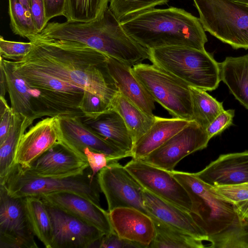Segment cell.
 I'll return each mask as SVG.
<instances>
[{
  "instance_id": "cell-1",
  "label": "cell",
  "mask_w": 248,
  "mask_h": 248,
  "mask_svg": "<svg viewBox=\"0 0 248 248\" xmlns=\"http://www.w3.org/2000/svg\"><path fill=\"white\" fill-rule=\"evenodd\" d=\"M28 40L33 46L21 60L95 94L111 106L118 90L108 69V56L80 43L33 37Z\"/></svg>"
},
{
  "instance_id": "cell-2",
  "label": "cell",
  "mask_w": 248,
  "mask_h": 248,
  "mask_svg": "<svg viewBox=\"0 0 248 248\" xmlns=\"http://www.w3.org/2000/svg\"><path fill=\"white\" fill-rule=\"evenodd\" d=\"M31 37L80 43L132 67L148 59L147 49L127 34L108 6L97 19L85 22H51Z\"/></svg>"
},
{
  "instance_id": "cell-3",
  "label": "cell",
  "mask_w": 248,
  "mask_h": 248,
  "mask_svg": "<svg viewBox=\"0 0 248 248\" xmlns=\"http://www.w3.org/2000/svg\"><path fill=\"white\" fill-rule=\"evenodd\" d=\"M120 22L127 34L147 49L180 46L203 50L208 41L199 18L181 8H154Z\"/></svg>"
},
{
  "instance_id": "cell-4",
  "label": "cell",
  "mask_w": 248,
  "mask_h": 248,
  "mask_svg": "<svg viewBox=\"0 0 248 248\" xmlns=\"http://www.w3.org/2000/svg\"><path fill=\"white\" fill-rule=\"evenodd\" d=\"M29 88L36 119L44 116L84 117L79 108L84 90L56 78L23 61H13Z\"/></svg>"
},
{
  "instance_id": "cell-5",
  "label": "cell",
  "mask_w": 248,
  "mask_h": 248,
  "mask_svg": "<svg viewBox=\"0 0 248 248\" xmlns=\"http://www.w3.org/2000/svg\"><path fill=\"white\" fill-rule=\"evenodd\" d=\"M147 50L152 64L188 86L212 91L221 81L219 63L205 49L171 46Z\"/></svg>"
},
{
  "instance_id": "cell-6",
  "label": "cell",
  "mask_w": 248,
  "mask_h": 248,
  "mask_svg": "<svg viewBox=\"0 0 248 248\" xmlns=\"http://www.w3.org/2000/svg\"><path fill=\"white\" fill-rule=\"evenodd\" d=\"M2 186L11 196L25 198L67 191L79 195L101 206V192L97 175L93 176L89 167L80 174L67 177H47L37 175L18 164H14L0 178Z\"/></svg>"
},
{
  "instance_id": "cell-7",
  "label": "cell",
  "mask_w": 248,
  "mask_h": 248,
  "mask_svg": "<svg viewBox=\"0 0 248 248\" xmlns=\"http://www.w3.org/2000/svg\"><path fill=\"white\" fill-rule=\"evenodd\" d=\"M205 31L233 49H248V5L231 0H193Z\"/></svg>"
},
{
  "instance_id": "cell-8",
  "label": "cell",
  "mask_w": 248,
  "mask_h": 248,
  "mask_svg": "<svg viewBox=\"0 0 248 248\" xmlns=\"http://www.w3.org/2000/svg\"><path fill=\"white\" fill-rule=\"evenodd\" d=\"M170 172L186 189L191 202L190 213L208 236L218 233L233 222L237 214L233 204L218 197L194 173L174 170Z\"/></svg>"
},
{
  "instance_id": "cell-9",
  "label": "cell",
  "mask_w": 248,
  "mask_h": 248,
  "mask_svg": "<svg viewBox=\"0 0 248 248\" xmlns=\"http://www.w3.org/2000/svg\"><path fill=\"white\" fill-rule=\"evenodd\" d=\"M132 70L154 100L172 117L193 120L187 84L153 64L140 63L133 65Z\"/></svg>"
},
{
  "instance_id": "cell-10",
  "label": "cell",
  "mask_w": 248,
  "mask_h": 248,
  "mask_svg": "<svg viewBox=\"0 0 248 248\" xmlns=\"http://www.w3.org/2000/svg\"><path fill=\"white\" fill-rule=\"evenodd\" d=\"M24 198L0 185V248H38Z\"/></svg>"
},
{
  "instance_id": "cell-11",
  "label": "cell",
  "mask_w": 248,
  "mask_h": 248,
  "mask_svg": "<svg viewBox=\"0 0 248 248\" xmlns=\"http://www.w3.org/2000/svg\"><path fill=\"white\" fill-rule=\"evenodd\" d=\"M108 211L118 207L137 209L149 216L143 198L144 188L118 161L111 162L97 174Z\"/></svg>"
},
{
  "instance_id": "cell-12",
  "label": "cell",
  "mask_w": 248,
  "mask_h": 248,
  "mask_svg": "<svg viewBox=\"0 0 248 248\" xmlns=\"http://www.w3.org/2000/svg\"><path fill=\"white\" fill-rule=\"evenodd\" d=\"M124 167L144 189L190 212L189 196L170 171L140 159H132Z\"/></svg>"
},
{
  "instance_id": "cell-13",
  "label": "cell",
  "mask_w": 248,
  "mask_h": 248,
  "mask_svg": "<svg viewBox=\"0 0 248 248\" xmlns=\"http://www.w3.org/2000/svg\"><path fill=\"white\" fill-rule=\"evenodd\" d=\"M209 140L205 129L191 121L163 145L140 160L171 171L184 157L205 148Z\"/></svg>"
},
{
  "instance_id": "cell-14",
  "label": "cell",
  "mask_w": 248,
  "mask_h": 248,
  "mask_svg": "<svg viewBox=\"0 0 248 248\" xmlns=\"http://www.w3.org/2000/svg\"><path fill=\"white\" fill-rule=\"evenodd\" d=\"M44 203L52 224L51 248L98 247L99 240L105 235L103 232L67 212Z\"/></svg>"
},
{
  "instance_id": "cell-15",
  "label": "cell",
  "mask_w": 248,
  "mask_h": 248,
  "mask_svg": "<svg viewBox=\"0 0 248 248\" xmlns=\"http://www.w3.org/2000/svg\"><path fill=\"white\" fill-rule=\"evenodd\" d=\"M62 143L86 159L83 150H90L107 155L110 162L131 157L127 152L110 143L86 125L77 116L60 117Z\"/></svg>"
},
{
  "instance_id": "cell-16",
  "label": "cell",
  "mask_w": 248,
  "mask_h": 248,
  "mask_svg": "<svg viewBox=\"0 0 248 248\" xmlns=\"http://www.w3.org/2000/svg\"><path fill=\"white\" fill-rule=\"evenodd\" d=\"M62 141L60 116L43 119L21 137L16 150L14 164L28 168L37 157L54 146L62 143Z\"/></svg>"
},
{
  "instance_id": "cell-17",
  "label": "cell",
  "mask_w": 248,
  "mask_h": 248,
  "mask_svg": "<svg viewBox=\"0 0 248 248\" xmlns=\"http://www.w3.org/2000/svg\"><path fill=\"white\" fill-rule=\"evenodd\" d=\"M38 197L44 202L62 210L96 228L105 235L115 232L109 212L79 195L63 191Z\"/></svg>"
},
{
  "instance_id": "cell-18",
  "label": "cell",
  "mask_w": 248,
  "mask_h": 248,
  "mask_svg": "<svg viewBox=\"0 0 248 248\" xmlns=\"http://www.w3.org/2000/svg\"><path fill=\"white\" fill-rule=\"evenodd\" d=\"M89 167L87 159L60 143L48 149L25 168L40 176L67 177L82 173Z\"/></svg>"
},
{
  "instance_id": "cell-19",
  "label": "cell",
  "mask_w": 248,
  "mask_h": 248,
  "mask_svg": "<svg viewBox=\"0 0 248 248\" xmlns=\"http://www.w3.org/2000/svg\"><path fill=\"white\" fill-rule=\"evenodd\" d=\"M210 186L248 182V150L221 155L202 170L194 173Z\"/></svg>"
},
{
  "instance_id": "cell-20",
  "label": "cell",
  "mask_w": 248,
  "mask_h": 248,
  "mask_svg": "<svg viewBox=\"0 0 248 248\" xmlns=\"http://www.w3.org/2000/svg\"><path fill=\"white\" fill-rule=\"evenodd\" d=\"M114 232L121 238L149 248L155 235L152 218L141 211L130 207H118L109 212Z\"/></svg>"
},
{
  "instance_id": "cell-21",
  "label": "cell",
  "mask_w": 248,
  "mask_h": 248,
  "mask_svg": "<svg viewBox=\"0 0 248 248\" xmlns=\"http://www.w3.org/2000/svg\"><path fill=\"white\" fill-rule=\"evenodd\" d=\"M144 205L150 217L181 229L193 236L208 241V236L194 220L190 213L144 189Z\"/></svg>"
},
{
  "instance_id": "cell-22",
  "label": "cell",
  "mask_w": 248,
  "mask_h": 248,
  "mask_svg": "<svg viewBox=\"0 0 248 248\" xmlns=\"http://www.w3.org/2000/svg\"><path fill=\"white\" fill-rule=\"evenodd\" d=\"M107 64L118 92L146 113L154 115L155 101L134 75L132 66L109 57Z\"/></svg>"
},
{
  "instance_id": "cell-23",
  "label": "cell",
  "mask_w": 248,
  "mask_h": 248,
  "mask_svg": "<svg viewBox=\"0 0 248 248\" xmlns=\"http://www.w3.org/2000/svg\"><path fill=\"white\" fill-rule=\"evenodd\" d=\"M82 121L104 140L132 156L134 143L124 120L114 109L94 118H81Z\"/></svg>"
},
{
  "instance_id": "cell-24",
  "label": "cell",
  "mask_w": 248,
  "mask_h": 248,
  "mask_svg": "<svg viewBox=\"0 0 248 248\" xmlns=\"http://www.w3.org/2000/svg\"><path fill=\"white\" fill-rule=\"evenodd\" d=\"M191 121L172 117L155 116L150 129L134 144L132 159H141L161 146L173 136L186 126Z\"/></svg>"
},
{
  "instance_id": "cell-25",
  "label": "cell",
  "mask_w": 248,
  "mask_h": 248,
  "mask_svg": "<svg viewBox=\"0 0 248 248\" xmlns=\"http://www.w3.org/2000/svg\"><path fill=\"white\" fill-rule=\"evenodd\" d=\"M220 79L235 98L248 110V54L227 57L219 63Z\"/></svg>"
},
{
  "instance_id": "cell-26",
  "label": "cell",
  "mask_w": 248,
  "mask_h": 248,
  "mask_svg": "<svg viewBox=\"0 0 248 248\" xmlns=\"http://www.w3.org/2000/svg\"><path fill=\"white\" fill-rule=\"evenodd\" d=\"M111 106L124 120L134 144L150 129L155 122V115L142 110L119 92L113 98Z\"/></svg>"
},
{
  "instance_id": "cell-27",
  "label": "cell",
  "mask_w": 248,
  "mask_h": 248,
  "mask_svg": "<svg viewBox=\"0 0 248 248\" xmlns=\"http://www.w3.org/2000/svg\"><path fill=\"white\" fill-rule=\"evenodd\" d=\"M7 81L11 108L14 113L22 114L28 118L36 119L34 115L31 97L29 88L24 80L16 73L13 61L0 57Z\"/></svg>"
},
{
  "instance_id": "cell-28",
  "label": "cell",
  "mask_w": 248,
  "mask_h": 248,
  "mask_svg": "<svg viewBox=\"0 0 248 248\" xmlns=\"http://www.w3.org/2000/svg\"><path fill=\"white\" fill-rule=\"evenodd\" d=\"M155 228L151 248H203L202 240L160 220L151 217Z\"/></svg>"
},
{
  "instance_id": "cell-29",
  "label": "cell",
  "mask_w": 248,
  "mask_h": 248,
  "mask_svg": "<svg viewBox=\"0 0 248 248\" xmlns=\"http://www.w3.org/2000/svg\"><path fill=\"white\" fill-rule=\"evenodd\" d=\"M29 217L35 236L46 248H51L52 224L46 205L38 197L24 198Z\"/></svg>"
},
{
  "instance_id": "cell-30",
  "label": "cell",
  "mask_w": 248,
  "mask_h": 248,
  "mask_svg": "<svg viewBox=\"0 0 248 248\" xmlns=\"http://www.w3.org/2000/svg\"><path fill=\"white\" fill-rule=\"evenodd\" d=\"M22 114L14 113L10 131L5 140L0 143V178L3 177L13 166L17 144L29 126L34 121Z\"/></svg>"
},
{
  "instance_id": "cell-31",
  "label": "cell",
  "mask_w": 248,
  "mask_h": 248,
  "mask_svg": "<svg viewBox=\"0 0 248 248\" xmlns=\"http://www.w3.org/2000/svg\"><path fill=\"white\" fill-rule=\"evenodd\" d=\"M193 111V120L206 129L221 112L223 104L206 91L189 86Z\"/></svg>"
},
{
  "instance_id": "cell-32",
  "label": "cell",
  "mask_w": 248,
  "mask_h": 248,
  "mask_svg": "<svg viewBox=\"0 0 248 248\" xmlns=\"http://www.w3.org/2000/svg\"><path fill=\"white\" fill-rule=\"evenodd\" d=\"M212 248H248V219L237 214L233 222L218 233L208 236Z\"/></svg>"
},
{
  "instance_id": "cell-33",
  "label": "cell",
  "mask_w": 248,
  "mask_h": 248,
  "mask_svg": "<svg viewBox=\"0 0 248 248\" xmlns=\"http://www.w3.org/2000/svg\"><path fill=\"white\" fill-rule=\"evenodd\" d=\"M109 0H66L63 16L70 22H88L101 17Z\"/></svg>"
},
{
  "instance_id": "cell-34",
  "label": "cell",
  "mask_w": 248,
  "mask_h": 248,
  "mask_svg": "<svg viewBox=\"0 0 248 248\" xmlns=\"http://www.w3.org/2000/svg\"><path fill=\"white\" fill-rule=\"evenodd\" d=\"M11 28L14 34L28 39L38 34L30 10L19 0H8Z\"/></svg>"
},
{
  "instance_id": "cell-35",
  "label": "cell",
  "mask_w": 248,
  "mask_h": 248,
  "mask_svg": "<svg viewBox=\"0 0 248 248\" xmlns=\"http://www.w3.org/2000/svg\"><path fill=\"white\" fill-rule=\"evenodd\" d=\"M169 0H109L108 8L122 21L156 6L166 4Z\"/></svg>"
},
{
  "instance_id": "cell-36",
  "label": "cell",
  "mask_w": 248,
  "mask_h": 248,
  "mask_svg": "<svg viewBox=\"0 0 248 248\" xmlns=\"http://www.w3.org/2000/svg\"><path fill=\"white\" fill-rule=\"evenodd\" d=\"M209 186L218 197L232 204L248 200V182L231 185Z\"/></svg>"
},
{
  "instance_id": "cell-37",
  "label": "cell",
  "mask_w": 248,
  "mask_h": 248,
  "mask_svg": "<svg viewBox=\"0 0 248 248\" xmlns=\"http://www.w3.org/2000/svg\"><path fill=\"white\" fill-rule=\"evenodd\" d=\"M79 108L85 117L94 118L111 109V106L99 96L84 90Z\"/></svg>"
},
{
  "instance_id": "cell-38",
  "label": "cell",
  "mask_w": 248,
  "mask_h": 248,
  "mask_svg": "<svg viewBox=\"0 0 248 248\" xmlns=\"http://www.w3.org/2000/svg\"><path fill=\"white\" fill-rule=\"evenodd\" d=\"M33 46L31 42L25 43L11 41L0 38V57L6 60L19 61L24 58Z\"/></svg>"
},
{
  "instance_id": "cell-39",
  "label": "cell",
  "mask_w": 248,
  "mask_h": 248,
  "mask_svg": "<svg viewBox=\"0 0 248 248\" xmlns=\"http://www.w3.org/2000/svg\"><path fill=\"white\" fill-rule=\"evenodd\" d=\"M234 110H224L213 120L205 129L210 140L213 137L221 133L232 124Z\"/></svg>"
},
{
  "instance_id": "cell-40",
  "label": "cell",
  "mask_w": 248,
  "mask_h": 248,
  "mask_svg": "<svg viewBox=\"0 0 248 248\" xmlns=\"http://www.w3.org/2000/svg\"><path fill=\"white\" fill-rule=\"evenodd\" d=\"M83 153L94 177L110 162L108 156L104 153L93 151L88 148L83 150Z\"/></svg>"
},
{
  "instance_id": "cell-41",
  "label": "cell",
  "mask_w": 248,
  "mask_h": 248,
  "mask_svg": "<svg viewBox=\"0 0 248 248\" xmlns=\"http://www.w3.org/2000/svg\"><path fill=\"white\" fill-rule=\"evenodd\" d=\"M100 248H143L138 243L120 237L115 232L104 235L100 239Z\"/></svg>"
},
{
  "instance_id": "cell-42",
  "label": "cell",
  "mask_w": 248,
  "mask_h": 248,
  "mask_svg": "<svg viewBox=\"0 0 248 248\" xmlns=\"http://www.w3.org/2000/svg\"><path fill=\"white\" fill-rule=\"evenodd\" d=\"M29 10L39 33L48 23L45 16L44 0H30Z\"/></svg>"
},
{
  "instance_id": "cell-43",
  "label": "cell",
  "mask_w": 248,
  "mask_h": 248,
  "mask_svg": "<svg viewBox=\"0 0 248 248\" xmlns=\"http://www.w3.org/2000/svg\"><path fill=\"white\" fill-rule=\"evenodd\" d=\"M44 3L47 22L54 17L64 15L66 0H44Z\"/></svg>"
},
{
  "instance_id": "cell-44",
  "label": "cell",
  "mask_w": 248,
  "mask_h": 248,
  "mask_svg": "<svg viewBox=\"0 0 248 248\" xmlns=\"http://www.w3.org/2000/svg\"><path fill=\"white\" fill-rule=\"evenodd\" d=\"M14 119V112L11 107L0 115V143L8 136L13 125Z\"/></svg>"
},
{
  "instance_id": "cell-45",
  "label": "cell",
  "mask_w": 248,
  "mask_h": 248,
  "mask_svg": "<svg viewBox=\"0 0 248 248\" xmlns=\"http://www.w3.org/2000/svg\"><path fill=\"white\" fill-rule=\"evenodd\" d=\"M234 210L243 219H248V200L233 204Z\"/></svg>"
},
{
  "instance_id": "cell-46",
  "label": "cell",
  "mask_w": 248,
  "mask_h": 248,
  "mask_svg": "<svg viewBox=\"0 0 248 248\" xmlns=\"http://www.w3.org/2000/svg\"><path fill=\"white\" fill-rule=\"evenodd\" d=\"M7 81L2 63L0 62V96L5 97L7 92Z\"/></svg>"
},
{
  "instance_id": "cell-47",
  "label": "cell",
  "mask_w": 248,
  "mask_h": 248,
  "mask_svg": "<svg viewBox=\"0 0 248 248\" xmlns=\"http://www.w3.org/2000/svg\"><path fill=\"white\" fill-rule=\"evenodd\" d=\"M10 108L5 97L0 96V115L3 114Z\"/></svg>"
},
{
  "instance_id": "cell-48",
  "label": "cell",
  "mask_w": 248,
  "mask_h": 248,
  "mask_svg": "<svg viewBox=\"0 0 248 248\" xmlns=\"http://www.w3.org/2000/svg\"><path fill=\"white\" fill-rule=\"evenodd\" d=\"M23 5L26 8L29 9L30 0H19Z\"/></svg>"
},
{
  "instance_id": "cell-49",
  "label": "cell",
  "mask_w": 248,
  "mask_h": 248,
  "mask_svg": "<svg viewBox=\"0 0 248 248\" xmlns=\"http://www.w3.org/2000/svg\"><path fill=\"white\" fill-rule=\"evenodd\" d=\"M232 1L248 5V0H231Z\"/></svg>"
}]
</instances>
